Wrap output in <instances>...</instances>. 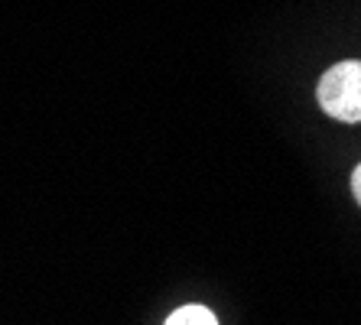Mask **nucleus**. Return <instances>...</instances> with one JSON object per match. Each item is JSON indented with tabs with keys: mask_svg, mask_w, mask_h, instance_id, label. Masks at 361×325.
Returning a JSON list of instances; mask_svg holds the SVG:
<instances>
[{
	"mask_svg": "<svg viewBox=\"0 0 361 325\" xmlns=\"http://www.w3.org/2000/svg\"><path fill=\"white\" fill-rule=\"evenodd\" d=\"M322 111L345 124H361V62H338L319 78Z\"/></svg>",
	"mask_w": 361,
	"mask_h": 325,
	"instance_id": "obj_1",
	"label": "nucleus"
},
{
	"mask_svg": "<svg viewBox=\"0 0 361 325\" xmlns=\"http://www.w3.org/2000/svg\"><path fill=\"white\" fill-rule=\"evenodd\" d=\"M166 325H219V319L205 306H183L166 319Z\"/></svg>",
	"mask_w": 361,
	"mask_h": 325,
	"instance_id": "obj_2",
	"label": "nucleus"
},
{
	"mask_svg": "<svg viewBox=\"0 0 361 325\" xmlns=\"http://www.w3.org/2000/svg\"><path fill=\"white\" fill-rule=\"evenodd\" d=\"M352 192H355V199H358V205H361V163L355 166V173H352Z\"/></svg>",
	"mask_w": 361,
	"mask_h": 325,
	"instance_id": "obj_3",
	"label": "nucleus"
}]
</instances>
